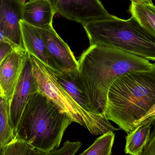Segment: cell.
<instances>
[{"mask_svg":"<svg viewBox=\"0 0 155 155\" xmlns=\"http://www.w3.org/2000/svg\"><path fill=\"white\" fill-rule=\"evenodd\" d=\"M83 26L90 45L114 47L155 61V35L133 16L124 20L112 15Z\"/></svg>","mask_w":155,"mask_h":155,"instance_id":"277c9868","label":"cell"},{"mask_svg":"<svg viewBox=\"0 0 155 155\" xmlns=\"http://www.w3.org/2000/svg\"><path fill=\"white\" fill-rule=\"evenodd\" d=\"M128 11L143 27L155 35V6L153 2H132Z\"/></svg>","mask_w":155,"mask_h":155,"instance_id":"9a60e30c","label":"cell"},{"mask_svg":"<svg viewBox=\"0 0 155 155\" xmlns=\"http://www.w3.org/2000/svg\"><path fill=\"white\" fill-rule=\"evenodd\" d=\"M27 55L24 48L16 47L0 63V86L8 105L21 74Z\"/></svg>","mask_w":155,"mask_h":155,"instance_id":"ba28073f","label":"cell"},{"mask_svg":"<svg viewBox=\"0 0 155 155\" xmlns=\"http://www.w3.org/2000/svg\"><path fill=\"white\" fill-rule=\"evenodd\" d=\"M31 147L22 140L15 138L5 146L3 155H28Z\"/></svg>","mask_w":155,"mask_h":155,"instance_id":"d6986e66","label":"cell"},{"mask_svg":"<svg viewBox=\"0 0 155 155\" xmlns=\"http://www.w3.org/2000/svg\"><path fill=\"white\" fill-rule=\"evenodd\" d=\"M82 145L80 141L71 142L67 141L61 148L51 152H43L31 147L28 155H75Z\"/></svg>","mask_w":155,"mask_h":155,"instance_id":"ac0fdd59","label":"cell"},{"mask_svg":"<svg viewBox=\"0 0 155 155\" xmlns=\"http://www.w3.org/2000/svg\"><path fill=\"white\" fill-rule=\"evenodd\" d=\"M56 13L51 0H30L24 5L22 20L36 28H43L53 25Z\"/></svg>","mask_w":155,"mask_h":155,"instance_id":"7c38bea8","label":"cell"},{"mask_svg":"<svg viewBox=\"0 0 155 155\" xmlns=\"http://www.w3.org/2000/svg\"><path fill=\"white\" fill-rule=\"evenodd\" d=\"M140 155H155V118L147 143Z\"/></svg>","mask_w":155,"mask_h":155,"instance_id":"ffe728a7","label":"cell"},{"mask_svg":"<svg viewBox=\"0 0 155 155\" xmlns=\"http://www.w3.org/2000/svg\"><path fill=\"white\" fill-rule=\"evenodd\" d=\"M131 1L132 2L134 3H148L153 2L152 0H129Z\"/></svg>","mask_w":155,"mask_h":155,"instance_id":"7402d4cb","label":"cell"},{"mask_svg":"<svg viewBox=\"0 0 155 155\" xmlns=\"http://www.w3.org/2000/svg\"><path fill=\"white\" fill-rule=\"evenodd\" d=\"M15 138L9 123V105L5 97H0V143L4 148Z\"/></svg>","mask_w":155,"mask_h":155,"instance_id":"2e32d148","label":"cell"},{"mask_svg":"<svg viewBox=\"0 0 155 155\" xmlns=\"http://www.w3.org/2000/svg\"><path fill=\"white\" fill-rule=\"evenodd\" d=\"M21 1L23 3H25L26 2V0H21Z\"/></svg>","mask_w":155,"mask_h":155,"instance_id":"d4e9b609","label":"cell"},{"mask_svg":"<svg viewBox=\"0 0 155 155\" xmlns=\"http://www.w3.org/2000/svg\"><path fill=\"white\" fill-rule=\"evenodd\" d=\"M155 116L150 117L140 124L126 137L125 153L140 155L147 143Z\"/></svg>","mask_w":155,"mask_h":155,"instance_id":"5bb4252c","label":"cell"},{"mask_svg":"<svg viewBox=\"0 0 155 155\" xmlns=\"http://www.w3.org/2000/svg\"><path fill=\"white\" fill-rule=\"evenodd\" d=\"M3 96L2 92V88L0 86V97Z\"/></svg>","mask_w":155,"mask_h":155,"instance_id":"cb8c5ba5","label":"cell"},{"mask_svg":"<svg viewBox=\"0 0 155 155\" xmlns=\"http://www.w3.org/2000/svg\"><path fill=\"white\" fill-rule=\"evenodd\" d=\"M14 48L9 43L0 42V63L4 58L13 50Z\"/></svg>","mask_w":155,"mask_h":155,"instance_id":"44dd1931","label":"cell"},{"mask_svg":"<svg viewBox=\"0 0 155 155\" xmlns=\"http://www.w3.org/2000/svg\"><path fill=\"white\" fill-rule=\"evenodd\" d=\"M37 29L45 42L49 53L62 70L78 71V61L69 45L59 36L53 25Z\"/></svg>","mask_w":155,"mask_h":155,"instance_id":"30bf717a","label":"cell"},{"mask_svg":"<svg viewBox=\"0 0 155 155\" xmlns=\"http://www.w3.org/2000/svg\"><path fill=\"white\" fill-rule=\"evenodd\" d=\"M20 23L23 45L26 52L35 56L51 69L63 71L48 52L45 42L37 28L23 20Z\"/></svg>","mask_w":155,"mask_h":155,"instance_id":"8fae6325","label":"cell"},{"mask_svg":"<svg viewBox=\"0 0 155 155\" xmlns=\"http://www.w3.org/2000/svg\"><path fill=\"white\" fill-rule=\"evenodd\" d=\"M51 70L58 83L73 99L83 109L91 112L85 95L78 83V70L60 72L51 68Z\"/></svg>","mask_w":155,"mask_h":155,"instance_id":"4fadbf2b","label":"cell"},{"mask_svg":"<svg viewBox=\"0 0 155 155\" xmlns=\"http://www.w3.org/2000/svg\"><path fill=\"white\" fill-rule=\"evenodd\" d=\"M155 64L135 54L114 47L90 45L78 61V83L91 113L105 116L110 87L121 75L152 69Z\"/></svg>","mask_w":155,"mask_h":155,"instance_id":"6da1fadb","label":"cell"},{"mask_svg":"<svg viewBox=\"0 0 155 155\" xmlns=\"http://www.w3.org/2000/svg\"><path fill=\"white\" fill-rule=\"evenodd\" d=\"M56 13L84 25L112 16L100 0H51Z\"/></svg>","mask_w":155,"mask_h":155,"instance_id":"8992f818","label":"cell"},{"mask_svg":"<svg viewBox=\"0 0 155 155\" xmlns=\"http://www.w3.org/2000/svg\"><path fill=\"white\" fill-rule=\"evenodd\" d=\"M32 70L31 61L27 53L21 74L9 104V123L15 137L23 113L28 102L34 94L39 91Z\"/></svg>","mask_w":155,"mask_h":155,"instance_id":"52a82bcc","label":"cell"},{"mask_svg":"<svg viewBox=\"0 0 155 155\" xmlns=\"http://www.w3.org/2000/svg\"><path fill=\"white\" fill-rule=\"evenodd\" d=\"M115 136L114 132L102 135L90 147L79 155H111Z\"/></svg>","mask_w":155,"mask_h":155,"instance_id":"e0dca14e","label":"cell"},{"mask_svg":"<svg viewBox=\"0 0 155 155\" xmlns=\"http://www.w3.org/2000/svg\"><path fill=\"white\" fill-rule=\"evenodd\" d=\"M32 74L39 92L47 97L72 122L77 123L95 135L119 130L114 127L103 115L96 114L83 109L57 81L51 68L32 54H29Z\"/></svg>","mask_w":155,"mask_h":155,"instance_id":"5b68a950","label":"cell"},{"mask_svg":"<svg viewBox=\"0 0 155 155\" xmlns=\"http://www.w3.org/2000/svg\"><path fill=\"white\" fill-rule=\"evenodd\" d=\"M24 4L21 0H0V33L21 48L24 47L20 23Z\"/></svg>","mask_w":155,"mask_h":155,"instance_id":"9c48e42d","label":"cell"},{"mask_svg":"<svg viewBox=\"0 0 155 155\" xmlns=\"http://www.w3.org/2000/svg\"><path fill=\"white\" fill-rule=\"evenodd\" d=\"M72 123L40 92L28 102L17 127L15 138L40 151L57 150L64 134Z\"/></svg>","mask_w":155,"mask_h":155,"instance_id":"3957f363","label":"cell"},{"mask_svg":"<svg viewBox=\"0 0 155 155\" xmlns=\"http://www.w3.org/2000/svg\"><path fill=\"white\" fill-rule=\"evenodd\" d=\"M104 113L127 134L155 116V64L150 70L117 78L109 88Z\"/></svg>","mask_w":155,"mask_h":155,"instance_id":"7a4b0ae2","label":"cell"},{"mask_svg":"<svg viewBox=\"0 0 155 155\" xmlns=\"http://www.w3.org/2000/svg\"><path fill=\"white\" fill-rule=\"evenodd\" d=\"M3 150L4 149L1 146V143H0V155H3Z\"/></svg>","mask_w":155,"mask_h":155,"instance_id":"603a6c76","label":"cell"}]
</instances>
